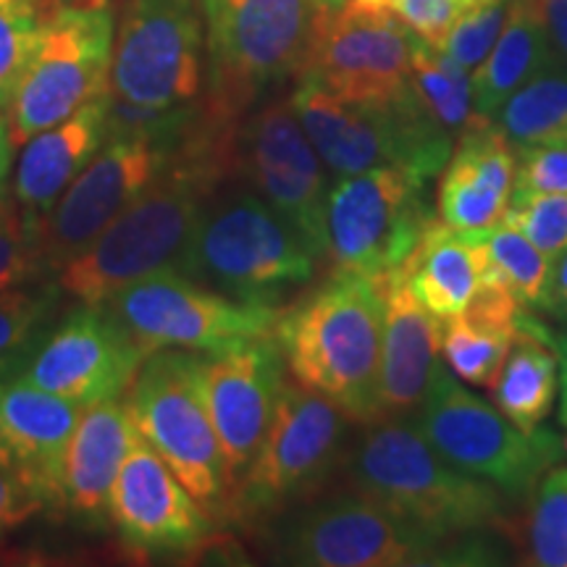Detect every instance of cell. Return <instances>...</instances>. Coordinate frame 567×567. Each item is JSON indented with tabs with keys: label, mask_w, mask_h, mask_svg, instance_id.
<instances>
[{
	"label": "cell",
	"mask_w": 567,
	"mask_h": 567,
	"mask_svg": "<svg viewBox=\"0 0 567 567\" xmlns=\"http://www.w3.org/2000/svg\"><path fill=\"white\" fill-rule=\"evenodd\" d=\"M140 436L130 408L118 396L84 408L63 455L55 505L82 523L101 526L109 517L118 467Z\"/></svg>",
	"instance_id": "cell-24"
},
{
	"label": "cell",
	"mask_w": 567,
	"mask_h": 567,
	"mask_svg": "<svg viewBox=\"0 0 567 567\" xmlns=\"http://www.w3.org/2000/svg\"><path fill=\"white\" fill-rule=\"evenodd\" d=\"M284 373L287 365L274 334L221 352H200V386L221 442L229 492L252 463L274 421L276 402L287 381Z\"/></svg>",
	"instance_id": "cell-19"
},
{
	"label": "cell",
	"mask_w": 567,
	"mask_h": 567,
	"mask_svg": "<svg viewBox=\"0 0 567 567\" xmlns=\"http://www.w3.org/2000/svg\"><path fill=\"white\" fill-rule=\"evenodd\" d=\"M126 408L147 444L205 509L229 496V473L200 386V354L161 350L142 360Z\"/></svg>",
	"instance_id": "cell-11"
},
{
	"label": "cell",
	"mask_w": 567,
	"mask_h": 567,
	"mask_svg": "<svg viewBox=\"0 0 567 567\" xmlns=\"http://www.w3.org/2000/svg\"><path fill=\"white\" fill-rule=\"evenodd\" d=\"M555 352L559 363V423L567 429V331L555 337Z\"/></svg>",
	"instance_id": "cell-44"
},
{
	"label": "cell",
	"mask_w": 567,
	"mask_h": 567,
	"mask_svg": "<svg viewBox=\"0 0 567 567\" xmlns=\"http://www.w3.org/2000/svg\"><path fill=\"white\" fill-rule=\"evenodd\" d=\"M200 0H130L113 42L109 95L151 111L197 105L205 74Z\"/></svg>",
	"instance_id": "cell-14"
},
{
	"label": "cell",
	"mask_w": 567,
	"mask_h": 567,
	"mask_svg": "<svg viewBox=\"0 0 567 567\" xmlns=\"http://www.w3.org/2000/svg\"><path fill=\"white\" fill-rule=\"evenodd\" d=\"M337 481L344 492L365 496L442 542L502 530L507 517V496L444 460L413 421L360 423L344 446Z\"/></svg>",
	"instance_id": "cell-2"
},
{
	"label": "cell",
	"mask_w": 567,
	"mask_h": 567,
	"mask_svg": "<svg viewBox=\"0 0 567 567\" xmlns=\"http://www.w3.org/2000/svg\"><path fill=\"white\" fill-rule=\"evenodd\" d=\"M494 122L513 147L567 145V66L551 61L507 97Z\"/></svg>",
	"instance_id": "cell-30"
},
{
	"label": "cell",
	"mask_w": 567,
	"mask_h": 567,
	"mask_svg": "<svg viewBox=\"0 0 567 567\" xmlns=\"http://www.w3.org/2000/svg\"><path fill=\"white\" fill-rule=\"evenodd\" d=\"M45 507V499L9 465H0V534L21 526Z\"/></svg>",
	"instance_id": "cell-41"
},
{
	"label": "cell",
	"mask_w": 567,
	"mask_h": 567,
	"mask_svg": "<svg viewBox=\"0 0 567 567\" xmlns=\"http://www.w3.org/2000/svg\"><path fill=\"white\" fill-rule=\"evenodd\" d=\"M289 103L331 182L375 166H405L434 182L455 147V137L423 109L413 87L394 103L365 105L297 82Z\"/></svg>",
	"instance_id": "cell-7"
},
{
	"label": "cell",
	"mask_w": 567,
	"mask_h": 567,
	"mask_svg": "<svg viewBox=\"0 0 567 567\" xmlns=\"http://www.w3.org/2000/svg\"><path fill=\"white\" fill-rule=\"evenodd\" d=\"M384 289L381 276L331 271L321 287L281 310L274 326L297 384L329 396L354 425L375 415Z\"/></svg>",
	"instance_id": "cell-3"
},
{
	"label": "cell",
	"mask_w": 567,
	"mask_h": 567,
	"mask_svg": "<svg viewBox=\"0 0 567 567\" xmlns=\"http://www.w3.org/2000/svg\"><path fill=\"white\" fill-rule=\"evenodd\" d=\"M205 515L200 502L140 436L111 492L109 517L124 544L145 555H187L208 542Z\"/></svg>",
	"instance_id": "cell-20"
},
{
	"label": "cell",
	"mask_w": 567,
	"mask_h": 567,
	"mask_svg": "<svg viewBox=\"0 0 567 567\" xmlns=\"http://www.w3.org/2000/svg\"><path fill=\"white\" fill-rule=\"evenodd\" d=\"M105 95L24 142L17 174H13V203L27 218L34 221L45 216L66 193L69 184L82 174L92 155L105 145L109 140Z\"/></svg>",
	"instance_id": "cell-25"
},
{
	"label": "cell",
	"mask_w": 567,
	"mask_h": 567,
	"mask_svg": "<svg viewBox=\"0 0 567 567\" xmlns=\"http://www.w3.org/2000/svg\"><path fill=\"white\" fill-rule=\"evenodd\" d=\"M145 354L103 305H82L21 365V379L90 408L130 389Z\"/></svg>",
	"instance_id": "cell-18"
},
{
	"label": "cell",
	"mask_w": 567,
	"mask_h": 567,
	"mask_svg": "<svg viewBox=\"0 0 567 567\" xmlns=\"http://www.w3.org/2000/svg\"><path fill=\"white\" fill-rule=\"evenodd\" d=\"M542 21L551 48V59L567 66V0H528Z\"/></svg>",
	"instance_id": "cell-42"
},
{
	"label": "cell",
	"mask_w": 567,
	"mask_h": 567,
	"mask_svg": "<svg viewBox=\"0 0 567 567\" xmlns=\"http://www.w3.org/2000/svg\"><path fill=\"white\" fill-rule=\"evenodd\" d=\"M439 221L452 229H488L505 216L515 184V147L494 118L473 116L455 137L439 174Z\"/></svg>",
	"instance_id": "cell-23"
},
{
	"label": "cell",
	"mask_w": 567,
	"mask_h": 567,
	"mask_svg": "<svg viewBox=\"0 0 567 567\" xmlns=\"http://www.w3.org/2000/svg\"><path fill=\"white\" fill-rule=\"evenodd\" d=\"M520 305L505 287L484 284L465 313L442 321V360L463 384L488 389L517 334Z\"/></svg>",
	"instance_id": "cell-27"
},
{
	"label": "cell",
	"mask_w": 567,
	"mask_h": 567,
	"mask_svg": "<svg viewBox=\"0 0 567 567\" xmlns=\"http://www.w3.org/2000/svg\"><path fill=\"white\" fill-rule=\"evenodd\" d=\"M565 446H567V442H565Z\"/></svg>",
	"instance_id": "cell-49"
},
{
	"label": "cell",
	"mask_w": 567,
	"mask_h": 567,
	"mask_svg": "<svg viewBox=\"0 0 567 567\" xmlns=\"http://www.w3.org/2000/svg\"><path fill=\"white\" fill-rule=\"evenodd\" d=\"M488 268L484 284L505 287L515 302L526 310H547L551 258L507 224H496L486 229ZM481 284V287H484Z\"/></svg>",
	"instance_id": "cell-33"
},
{
	"label": "cell",
	"mask_w": 567,
	"mask_h": 567,
	"mask_svg": "<svg viewBox=\"0 0 567 567\" xmlns=\"http://www.w3.org/2000/svg\"><path fill=\"white\" fill-rule=\"evenodd\" d=\"M61 289L55 284H34V287H13L0 292V360L17 365V354L27 352L40 337L48 316L59 302Z\"/></svg>",
	"instance_id": "cell-34"
},
{
	"label": "cell",
	"mask_w": 567,
	"mask_h": 567,
	"mask_svg": "<svg viewBox=\"0 0 567 567\" xmlns=\"http://www.w3.org/2000/svg\"><path fill=\"white\" fill-rule=\"evenodd\" d=\"M271 526L276 563L305 567H471L509 565L515 549L502 530L457 542L425 536L405 526L365 496L318 494Z\"/></svg>",
	"instance_id": "cell-4"
},
{
	"label": "cell",
	"mask_w": 567,
	"mask_h": 567,
	"mask_svg": "<svg viewBox=\"0 0 567 567\" xmlns=\"http://www.w3.org/2000/svg\"><path fill=\"white\" fill-rule=\"evenodd\" d=\"M502 224L513 226L555 260L567 247V195L513 189Z\"/></svg>",
	"instance_id": "cell-35"
},
{
	"label": "cell",
	"mask_w": 567,
	"mask_h": 567,
	"mask_svg": "<svg viewBox=\"0 0 567 567\" xmlns=\"http://www.w3.org/2000/svg\"><path fill=\"white\" fill-rule=\"evenodd\" d=\"M231 132L200 118L172 163L82 255L53 276L61 295L105 305L130 284L179 271L213 189L231 176Z\"/></svg>",
	"instance_id": "cell-1"
},
{
	"label": "cell",
	"mask_w": 567,
	"mask_h": 567,
	"mask_svg": "<svg viewBox=\"0 0 567 567\" xmlns=\"http://www.w3.org/2000/svg\"><path fill=\"white\" fill-rule=\"evenodd\" d=\"M513 189L567 195V145L515 147Z\"/></svg>",
	"instance_id": "cell-40"
},
{
	"label": "cell",
	"mask_w": 567,
	"mask_h": 567,
	"mask_svg": "<svg viewBox=\"0 0 567 567\" xmlns=\"http://www.w3.org/2000/svg\"><path fill=\"white\" fill-rule=\"evenodd\" d=\"M384 337L373 421H413L434 384L442 360V321L410 289L400 268L381 274Z\"/></svg>",
	"instance_id": "cell-21"
},
{
	"label": "cell",
	"mask_w": 567,
	"mask_h": 567,
	"mask_svg": "<svg viewBox=\"0 0 567 567\" xmlns=\"http://www.w3.org/2000/svg\"><path fill=\"white\" fill-rule=\"evenodd\" d=\"M231 176L302 234L326 260V203L331 176L287 101H264L231 132Z\"/></svg>",
	"instance_id": "cell-15"
},
{
	"label": "cell",
	"mask_w": 567,
	"mask_h": 567,
	"mask_svg": "<svg viewBox=\"0 0 567 567\" xmlns=\"http://www.w3.org/2000/svg\"><path fill=\"white\" fill-rule=\"evenodd\" d=\"M360 3L389 9L400 17L410 30L421 34L431 45H442L446 32L467 13L492 6L496 0H360Z\"/></svg>",
	"instance_id": "cell-39"
},
{
	"label": "cell",
	"mask_w": 567,
	"mask_h": 567,
	"mask_svg": "<svg viewBox=\"0 0 567 567\" xmlns=\"http://www.w3.org/2000/svg\"><path fill=\"white\" fill-rule=\"evenodd\" d=\"M544 313H551L559 321H567V247L551 260L547 310Z\"/></svg>",
	"instance_id": "cell-43"
},
{
	"label": "cell",
	"mask_w": 567,
	"mask_h": 567,
	"mask_svg": "<svg viewBox=\"0 0 567 567\" xmlns=\"http://www.w3.org/2000/svg\"><path fill=\"white\" fill-rule=\"evenodd\" d=\"M515 557L534 567H567V465H551L528 494L526 513L502 520Z\"/></svg>",
	"instance_id": "cell-31"
},
{
	"label": "cell",
	"mask_w": 567,
	"mask_h": 567,
	"mask_svg": "<svg viewBox=\"0 0 567 567\" xmlns=\"http://www.w3.org/2000/svg\"><path fill=\"white\" fill-rule=\"evenodd\" d=\"M323 6H329V9H337V6H342V3H347V0H321Z\"/></svg>",
	"instance_id": "cell-48"
},
{
	"label": "cell",
	"mask_w": 567,
	"mask_h": 567,
	"mask_svg": "<svg viewBox=\"0 0 567 567\" xmlns=\"http://www.w3.org/2000/svg\"><path fill=\"white\" fill-rule=\"evenodd\" d=\"M11 6H38V0H0V9H11Z\"/></svg>",
	"instance_id": "cell-47"
},
{
	"label": "cell",
	"mask_w": 567,
	"mask_h": 567,
	"mask_svg": "<svg viewBox=\"0 0 567 567\" xmlns=\"http://www.w3.org/2000/svg\"><path fill=\"white\" fill-rule=\"evenodd\" d=\"M82 405L30 384L21 375L6 381L0 396V452L6 465L38 492L45 505L59 502L61 465Z\"/></svg>",
	"instance_id": "cell-22"
},
{
	"label": "cell",
	"mask_w": 567,
	"mask_h": 567,
	"mask_svg": "<svg viewBox=\"0 0 567 567\" xmlns=\"http://www.w3.org/2000/svg\"><path fill=\"white\" fill-rule=\"evenodd\" d=\"M42 13L38 6L0 9V111H9L21 76L38 51Z\"/></svg>",
	"instance_id": "cell-36"
},
{
	"label": "cell",
	"mask_w": 567,
	"mask_h": 567,
	"mask_svg": "<svg viewBox=\"0 0 567 567\" xmlns=\"http://www.w3.org/2000/svg\"><path fill=\"white\" fill-rule=\"evenodd\" d=\"M321 0H200L205 122L231 132L308 59Z\"/></svg>",
	"instance_id": "cell-6"
},
{
	"label": "cell",
	"mask_w": 567,
	"mask_h": 567,
	"mask_svg": "<svg viewBox=\"0 0 567 567\" xmlns=\"http://www.w3.org/2000/svg\"><path fill=\"white\" fill-rule=\"evenodd\" d=\"M417 32L379 6L342 3L321 11L297 82H310L347 103L384 105L405 97Z\"/></svg>",
	"instance_id": "cell-16"
},
{
	"label": "cell",
	"mask_w": 567,
	"mask_h": 567,
	"mask_svg": "<svg viewBox=\"0 0 567 567\" xmlns=\"http://www.w3.org/2000/svg\"><path fill=\"white\" fill-rule=\"evenodd\" d=\"M413 423L439 455L499 488L507 499H526L544 473L567 455L557 431L517 429L499 408L465 389L444 363Z\"/></svg>",
	"instance_id": "cell-9"
},
{
	"label": "cell",
	"mask_w": 567,
	"mask_h": 567,
	"mask_svg": "<svg viewBox=\"0 0 567 567\" xmlns=\"http://www.w3.org/2000/svg\"><path fill=\"white\" fill-rule=\"evenodd\" d=\"M42 279L32 243V221L17 203L0 197V292Z\"/></svg>",
	"instance_id": "cell-37"
},
{
	"label": "cell",
	"mask_w": 567,
	"mask_h": 567,
	"mask_svg": "<svg viewBox=\"0 0 567 567\" xmlns=\"http://www.w3.org/2000/svg\"><path fill=\"white\" fill-rule=\"evenodd\" d=\"M9 368H13L11 360H0V396H3V389H6V373H9ZM0 465H6L3 452H0Z\"/></svg>",
	"instance_id": "cell-46"
},
{
	"label": "cell",
	"mask_w": 567,
	"mask_h": 567,
	"mask_svg": "<svg viewBox=\"0 0 567 567\" xmlns=\"http://www.w3.org/2000/svg\"><path fill=\"white\" fill-rule=\"evenodd\" d=\"M551 61V48L536 11L528 0H509L499 40L473 71V111L494 118L507 97Z\"/></svg>",
	"instance_id": "cell-29"
},
{
	"label": "cell",
	"mask_w": 567,
	"mask_h": 567,
	"mask_svg": "<svg viewBox=\"0 0 567 567\" xmlns=\"http://www.w3.org/2000/svg\"><path fill=\"white\" fill-rule=\"evenodd\" d=\"M352 425L329 396L284 381L264 442L229 492L237 517L274 520L326 492L337 481Z\"/></svg>",
	"instance_id": "cell-8"
},
{
	"label": "cell",
	"mask_w": 567,
	"mask_h": 567,
	"mask_svg": "<svg viewBox=\"0 0 567 567\" xmlns=\"http://www.w3.org/2000/svg\"><path fill=\"white\" fill-rule=\"evenodd\" d=\"M429 184L405 166H375L331 184L326 203L331 271L381 276L405 264L436 221Z\"/></svg>",
	"instance_id": "cell-12"
},
{
	"label": "cell",
	"mask_w": 567,
	"mask_h": 567,
	"mask_svg": "<svg viewBox=\"0 0 567 567\" xmlns=\"http://www.w3.org/2000/svg\"><path fill=\"white\" fill-rule=\"evenodd\" d=\"M184 142L172 145L142 137L105 140L59 203L45 216L34 221L30 218L42 279H53L63 266L87 250L113 224V218L158 179Z\"/></svg>",
	"instance_id": "cell-17"
},
{
	"label": "cell",
	"mask_w": 567,
	"mask_h": 567,
	"mask_svg": "<svg viewBox=\"0 0 567 567\" xmlns=\"http://www.w3.org/2000/svg\"><path fill=\"white\" fill-rule=\"evenodd\" d=\"M488 260L486 229H452L436 218L402 271L415 300L439 321H446L465 313L476 300Z\"/></svg>",
	"instance_id": "cell-26"
},
{
	"label": "cell",
	"mask_w": 567,
	"mask_h": 567,
	"mask_svg": "<svg viewBox=\"0 0 567 567\" xmlns=\"http://www.w3.org/2000/svg\"><path fill=\"white\" fill-rule=\"evenodd\" d=\"M410 84L423 109L444 126L452 137L465 130L476 116L473 111V71L446 55L442 48L425 42L421 34L413 45V71Z\"/></svg>",
	"instance_id": "cell-32"
},
{
	"label": "cell",
	"mask_w": 567,
	"mask_h": 567,
	"mask_svg": "<svg viewBox=\"0 0 567 567\" xmlns=\"http://www.w3.org/2000/svg\"><path fill=\"white\" fill-rule=\"evenodd\" d=\"M116 19L111 0H74L42 17L38 51L6 111L13 145L109 92Z\"/></svg>",
	"instance_id": "cell-10"
},
{
	"label": "cell",
	"mask_w": 567,
	"mask_h": 567,
	"mask_svg": "<svg viewBox=\"0 0 567 567\" xmlns=\"http://www.w3.org/2000/svg\"><path fill=\"white\" fill-rule=\"evenodd\" d=\"M507 9L509 0H496L492 6H484V9L467 13L446 32L442 40V51L452 55L460 66L467 71H476L488 53H492L494 42L499 40L502 27L507 21Z\"/></svg>",
	"instance_id": "cell-38"
},
{
	"label": "cell",
	"mask_w": 567,
	"mask_h": 567,
	"mask_svg": "<svg viewBox=\"0 0 567 567\" xmlns=\"http://www.w3.org/2000/svg\"><path fill=\"white\" fill-rule=\"evenodd\" d=\"M488 392L494 405L523 431L542 429L555 408L559 394L555 337L526 308L517 313L515 342Z\"/></svg>",
	"instance_id": "cell-28"
},
{
	"label": "cell",
	"mask_w": 567,
	"mask_h": 567,
	"mask_svg": "<svg viewBox=\"0 0 567 567\" xmlns=\"http://www.w3.org/2000/svg\"><path fill=\"white\" fill-rule=\"evenodd\" d=\"M11 155H13V140H11L9 116H6V113H0V193H3L6 176H9Z\"/></svg>",
	"instance_id": "cell-45"
},
{
	"label": "cell",
	"mask_w": 567,
	"mask_h": 567,
	"mask_svg": "<svg viewBox=\"0 0 567 567\" xmlns=\"http://www.w3.org/2000/svg\"><path fill=\"white\" fill-rule=\"evenodd\" d=\"M103 308L145 354L161 350L221 352L274 334L281 308L247 305L182 271H161L130 284Z\"/></svg>",
	"instance_id": "cell-13"
},
{
	"label": "cell",
	"mask_w": 567,
	"mask_h": 567,
	"mask_svg": "<svg viewBox=\"0 0 567 567\" xmlns=\"http://www.w3.org/2000/svg\"><path fill=\"white\" fill-rule=\"evenodd\" d=\"M321 260L302 234L239 179L213 189L179 271L237 302L279 308Z\"/></svg>",
	"instance_id": "cell-5"
}]
</instances>
